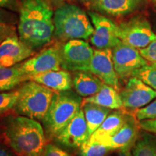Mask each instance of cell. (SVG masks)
Here are the masks:
<instances>
[{"mask_svg": "<svg viewBox=\"0 0 156 156\" xmlns=\"http://www.w3.org/2000/svg\"><path fill=\"white\" fill-rule=\"evenodd\" d=\"M2 136L3 143L17 156H43L47 145L41 124L24 116L7 119L3 124Z\"/></svg>", "mask_w": 156, "mask_h": 156, "instance_id": "1", "label": "cell"}, {"mask_svg": "<svg viewBox=\"0 0 156 156\" xmlns=\"http://www.w3.org/2000/svg\"><path fill=\"white\" fill-rule=\"evenodd\" d=\"M20 39L37 49L48 44L54 32L53 12L43 0H25L20 8Z\"/></svg>", "mask_w": 156, "mask_h": 156, "instance_id": "2", "label": "cell"}, {"mask_svg": "<svg viewBox=\"0 0 156 156\" xmlns=\"http://www.w3.org/2000/svg\"><path fill=\"white\" fill-rule=\"evenodd\" d=\"M54 34L62 40L87 39L94 27L83 9L73 5H64L54 15Z\"/></svg>", "mask_w": 156, "mask_h": 156, "instance_id": "3", "label": "cell"}, {"mask_svg": "<svg viewBox=\"0 0 156 156\" xmlns=\"http://www.w3.org/2000/svg\"><path fill=\"white\" fill-rule=\"evenodd\" d=\"M81 96L71 90L54 93L51 103L43 120L48 136L56 137L81 109Z\"/></svg>", "mask_w": 156, "mask_h": 156, "instance_id": "4", "label": "cell"}, {"mask_svg": "<svg viewBox=\"0 0 156 156\" xmlns=\"http://www.w3.org/2000/svg\"><path fill=\"white\" fill-rule=\"evenodd\" d=\"M56 92L33 80L20 87V95L14 110L21 116L43 122Z\"/></svg>", "mask_w": 156, "mask_h": 156, "instance_id": "5", "label": "cell"}, {"mask_svg": "<svg viewBox=\"0 0 156 156\" xmlns=\"http://www.w3.org/2000/svg\"><path fill=\"white\" fill-rule=\"evenodd\" d=\"M94 50L82 39L69 40L60 48L61 67L68 71H89Z\"/></svg>", "mask_w": 156, "mask_h": 156, "instance_id": "6", "label": "cell"}, {"mask_svg": "<svg viewBox=\"0 0 156 156\" xmlns=\"http://www.w3.org/2000/svg\"><path fill=\"white\" fill-rule=\"evenodd\" d=\"M118 27V36L120 40L136 48H145L156 38L151 24L143 17H134Z\"/></svg>", "mask_w": 156, "mask_h": 156, "instance_id": "7", "label": "cell"}, {"mask_svg": "<svg viewBox=\"0 0 156 156\" xmlns=\"http://www.w3.org/2000/svg\"><path fill=\"white\" fill-rule=\"evenodd\" d=\"M112 59L115 71L121 79L131 76L134 70L147 64L140 51L122 41L112 48Z\"/></svg>", "mask_w": 156, "mask_h": 156, "instance_id": "8", "label": "cell"}, {"mask_svg": "<svg viewBox=\"0 0 156 156\" xmlns=\"http://www.w3.org/2000/svg\"><path fill=\"white\" fill-rule=\"evenodd\" d=\"M94 26L90 42L98 49L112 48L121 41L119 38V27L112 20L97 12L88 13Z\"/></svg>", "mask_w": 156, "mask_h": 156, "instance_id": "9", "label": "cell"}, {"mask_svg": "<svg viewBox=\"0 0 156 156\" xmlns=\"http://www.w3.org/2000/svg\"><path fill=\"white\" fill-rule=\"evenodd\" d=\"M60 68V48L57 46L45 48L36 56L20 64L21 71L29 80L31 76L59 70Z\"/></svg>", "mask_w": 156, "mask_h": 156, "instance_id": "10", "label": "cell"}, {"mask_svg": "<svg viewBox=\"0 0 156 156\" xmlns=\"http://www.w3.org/2000/svg\"><path fill=\"white\" fill-rule=\"evenodd\" d=\"M119 95L123 107L136 109L145 106L155 98L156 91L138 78L131 77Z\"/></svg>", "mask_w": 156, "mask_h": 156, "instance_id": "11", "label": "cell"}, {"mask_svg": "<svg viewBox=\"0 0 156 156\" xmlns=\"http://www.w3.org/2000/svg\"><path fill=\"white\" fill-rule=\"evenodd\" d=\"M89 71L101 80L103 83L116 90L119 89V77L113 63L112 48L94 50Z\"/></svg>", "mask_w": 156, "mask_h": 156, "instance_id": "12", "label": "cell"}, {"mask_svg": "<svg viewBox=\"0 0 156 156\" xmlns=\"http://www.w3.org/2000/svg\"><path fill=\"white\" fill-rule=\"evenodd\" d=\"M57 141L71 148H78L89 139L87 122L81 109L56 136Z\"/></svg>", "mask_w": 156, "mask_h": 156, "instance_id": "13", "label": "cell"}, {"mask_svg": "<svg viewBox=\"0 0 156 156\" xmlns=\"http://www.w3.org/2000/svg\"><path fill=\"white\" fill-rule=\"evenodd\" d=\"M34 54V50L25 44L16 36H11L0 44V67L16 65Z\"/></svg>", "mask_w": 156, "mask_h": 156, "instance_id": "14", "label": "cell"}, {"mask_svg": "<svg viewBox=\"0 0 156 156\" xmlns=\"http://www.w3.org/2000/svg\"><path fill=\"white\" fill-rule=\"evenodd\" d=\"M138 136V124L132 116L127 119L116 133L103 140L100 144L112 148L113 150H121L131 148Z\"/></svg>", "mask_w": 156, "mask_h": 156, "instance_id": "15", "label": "cell"}, {"mask_svg": "<svg viewBox=\"0 0 156 156\" xmlns=\"http://www.w3.org/2000/svg\"><path fill=\"white\" fill-rule=\"evenodd\" d=\"M94 9L112 16H122L133 12L142 5L143 0H87Z\"/></svg>", "mask_w": 156, "mask_h": 156, "instance_id": "16", "label": "cell"}, {"mask_svg": "<svg viewBox=\"0 0 156 156\" xmlns=\"http://www.w3.org/2000/svg\"><path fill=\"white\" fill-rule=\"evenodd\" d=\"M29 80L51 89L54 92H63L71 90L73 87V76L67 70H54L31 76Z\"/></svg>", "mask_w": 156, "mask_h": 156, "instance_id": "17", "label": "cell"}, {"mask_svg": "<svg viewBox=\"0 0 156 156\" xmlns=\"http://www.w3.org/2000/svg\"><path fill=\"white\" fill-rule=\"evenodd\" d=\"M127 117L128 116L119 111L109 114L101 126L91 134L88 141L99 143L113 136L125 123Z\"/></svg>", "mask_w": 156, "mask_h": 156, "instance_id": "18", "label": "cell"}, {"mask_svg": "<svg viewBox=\"0 0 156 156\" xmlns=\"http://www.w3.org/2000/svg\"><path fill=\"white\" fill-rule=\"evenodd\" d=\"M72 76L74 88L81 97L87 98L96 94L104 84L90 71L75 72Z\"/></svg>", "mask_w": 156, "mask_h": 156, "instance_id": "19", "label": "cell"}, {"mask_svg": "<svg viewBox=\"0 0 156 156\" xmlns=\"http://www.w3.org/2000/svg\"><path fill=\"white\" fill-rule=\"evenodd\" d=\"M83 103H95L110 109H120L123 107L122 98L117 90L105 83L96 94L85 98Z\"/></svg>", "mask_w": 156, "mask_h": 156, "instance_id": "20", "label": "cell"}, {"mask_svg": "<svg viewBox=\"0 0 156 156\" xmlns=\"http://www.w3.org/2000/svg\"><path fill=\"white\" fill-rule=\"evenodd\" d=\"M82 109L85 114L90 138L91 134L101 126L103 121L106 119L108 115L110 114L112 109L92 103H83Z\"/></svg>", "mask_w": 156, "mask_h": 156, "instance_id": "21", "label": "cell"}, {"mask_svg": "<svg viewBox=\"0 0 156 156\" xmlns=\"http://www.w3.org/2000/svg\"><path fill=\"white\" fill-rule=\"evenodd\" d=\"M20 69V63L9 67H0V92L8 91L28 81Z\"/></svg>", "mask_w": 156, "mask_h": 156, "instance_id": "22", "label": "cell"}, {"mask_svg": "<svg viewBox=\"0 0 156 156\" xmlns=\"http://www.w3.org/2000/svg\"><path fill=\"white\" fill-rule=\"evenodd\" d=\"M133 156H156V138L145 135L134 145Z\"/></svg>", "mask_w": 156, "mask_h": 156, "instance_id": "23", "label": "cell"}, {"mask_svg": "<svg viewBox=\"0 0 156 156\" xmlns=\"http://www.w3.org/2000/svg\"><path fill=\"white\" fill-rule=\"evenodd\" d=\"M131 77H135L156 91V67L153 65H145L134 70Z\"/></svg>", "mask_w": 156, "mask_h": 156, "instance_id": "24", "label": "cell"}, {"mask_svg": "<svg viewBox=\"0 0 156 156\" xmlns=\"http://www.w3.org/2000/svg\"><path fill=\"white\" fill-rule=\"evenodd\" d=\"M20 95V88L0 92V116L15 109Z\"/></svg>", "mask_w": 156, "mask_h": 156, "instance_id": "25", "label": "cell"}, {"mask_svg": "<svg viewBox=\"0 0 156 156\" xmlns=\"http://www.w3.org/2000/svg\"><path fill=\"white\" fill-rule=\"evenodd\" d=\"M113 151L112 148L97 142H85L80 147V156H106Z\"/></svg>", "mask_w": 156, "mask_h": 156, "instance_id": "26", "label": "cell"}, {"mask_svg": "<svg viewBox=\"0 0 156 156\" xmlns=\"http://www.w3.org/2000/svg\"><path fill=\"white\" fill-rule=\"evenodd\" d=\"M135 117L138 121L156 119V100L147 106L140 108L135 113Z\"/></svg>", "mask_w": 156, "mask_h": 156, "instance_id": "27", "label": "cell"}, {"mask_svg": "<svg viewBox=\"0 0 156 156\" xmlns=\"http://www.w3.org/2000/svg\"><path fill=\"white\" fill-rule=\"evenodd\" d=\"M140 53L147 61L151 63L156 62V38L150 43L145 48H140Z\"/></svg>", "mask_w": 156, "mask_h": 156, "instance_id": "28", "label": "cell"}, {"mask_svg": "<svg viewBox=\"0 0 156 156\" xmlns=\"http://www.w3.org/2000/svg\"><path fill=\"white\" fill-rule=\"evenodd\" d=\"M43 156H71L69 153L53 144H47Z\"/></svg>", "mask_w": 156, "mask_h": 156, "instance_id": "29", "label": "cell"}, {"mask_svg": "<svg viewBox=\"0 0 156 156\" xmlns=\"http://www.w3.org/2000/svg\"><path fill=\"white\" fill-rule=\"evenodd\" d=\"M15 28L11 25L0 23V44L6 38L14 36Z\"/></svg>", "mask_w": 156, "mask_h": 156, "instance_id": "30", "label": "cell"}, {"mask_svg": "<svg viewBox=\"0 0 156 156\" xmlns=\"http://www.w3.org/2000/svg\"><path fill=\"white\" fill-rule=\"evenodd\" d=\"M139 126L145 131L156 133V119L140 121Z\"/></svg>", "mask_w": 156, "mask_h": 156, "instance_id": "31", "label": "cell"}, {"mask_svg": "<svg viewBox=\"0 0 156 156\" xmlns=\"http://www.w3.org/2000/svg\"><path fill=\"white\" fill-rule=\"evenodd\" d=\"M0 156H17L15 153L5 144L0 142Z\"/></svg>", "mask_w": 156, "mask_h": 156, "instance_id": "32", "label": "cell"}, {"mask_svg": "<svg viewBox=\"0 0 156 156\" xmlns=\"http://www.w3.org/2000/svg\"><path fill=\"white\" fill-rule=\"evenodd\" d=\"M108 154L106 156H108ZM111 156H132V153H131V148H126V149L116 150V152L115 153L114 155H111Z\"/></svg>", "mask_w": 156, "mask_h": 156, "instance_id": "33", "label": "cell"}, {"mask_svg": "<svg viewBox=\"0 0 156 156\" xmlns=\"http://www.w3.org/2000/svg\"><path fill=\"white\" fill-rule=\"evenodd\" d=\"M12 0H0V7H6L11 3Z\"/></svg>", "mask_w": 156, "mask_h": 156, "instance_id": "34", "label": "cell"}, {"mask_svg": "<svg viewBox=\"0 0 156 156\" xmlns=\"http://www.w3.org/2000/svg\"><path fill=\"white\" fill-rule=\"evenodd\" d=\"M6 17L4 15L3 12L2 11H0V23H4V24H6Z\"/></svg>", "mask_w": 156, "mask_h": 156, "instance_id": "35", "label": "cell"}, {"mask_svg": "<svg viewBox=\"0 0 156 156\" xmlns=\"http://www.w3.org/2000/svg\"><path fill=\"white\" fill-rule=\"evenodd\" d=\"M152 65H153V67H156V62H155V63H152Z\"/></svg>", "mask_w": 156, "mask_h": 156, "instance_id": "36", "label": "cell"}, {"mask_svg": "<svg viewBox=\"0 0 156 156\" xmlns=\"http://www.w3.org/2000/svg\"><path fill=\"white\" fill-rule=\"evenodd\" d=\"M153 2L154 4V5H156V0H153Z\"/></svg>", "mask_w": 156, "mask_h": 156, "instance_id": "37", "label": "cell"}]
</instances>
